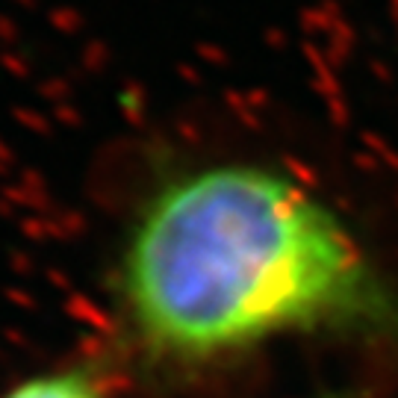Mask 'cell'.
Instances as JSON below:
<instances>
[{
	"mask_svg": "<svg viewBox=\"0 0 398 398\" xmlns=\"http://www.w3.org/2000/svg\"><path fill=\"white\" fill-rule=\"evenodd\" d=\"M124 292L144 339L189 357L360 313L372 298L336 215L292 180L245 166L154 198L127 248Z\"/></svg>",
	"mask_w": 398,
	"mask_h": 398,
	"instance_id": "obj_1",
	"label": "cell"
},
{
	"mask_svg": "<svg viewBox=\"0 0 398 398\" xmlns=\"http://www.w3.org/2000/svg\"><path fill=\"white\" fill-rule=\"evenodd\" d=\"M4 398H101L95 381H89L83 372H59L33 377V381L15 387Z\"/></svg>",
	"mask_w": 398,
	"mask_h": 398,
	"instance_id": "obj_2",
	"label": "cell"
}]
</instances>
